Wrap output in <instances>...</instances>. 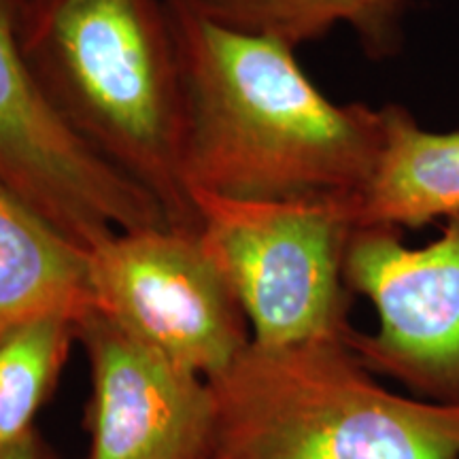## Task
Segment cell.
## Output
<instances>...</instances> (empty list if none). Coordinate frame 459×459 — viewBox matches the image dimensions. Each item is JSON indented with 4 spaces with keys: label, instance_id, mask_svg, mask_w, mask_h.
<instances>
[{
    "label": "cell",
    "instance_id": "obj_1",
    "mask_svg": "<svg viewBox=\"0 0 459 459\" xmlns=\"http://www.w3.org/2000/svg\"><path fill=\"white\" fill-rule=\"evenodd\" d=\"M181 62L183 175L232 200L355 198L383 147V108L336 105L264 34L220 26L164 0Z\"/></svg>",
    "mask_w": 459,
    "mask_h": 459
},
{
    "label": "cell",
    "instance_id": "obj_2",
    "mask_svg": "<svg viewBox=\"0 0 459 459\" xmlns=\"http://www.w3.org/2000/svg\"><path fill=\"white\" fill-rule=\"evenodd\" d=\"M24 41L39 88L73 134L156 200L170 228L198 232L164 0H30Z\"/></svg>",
    "mask_w": 459,
    "mask_h": 459
},
{
    "label": "cell",
    "instance_id": "obj_3",
    "mask_svg": "<svg viewBox=\"0 0 459 459\" xmlns=\"http://www.w3.org/2000/svg\"><path fill=\"white\" fill-rule=\"evenodd\" d=\"M209 387L215 455L459 459V406L392 392L347 342H251Z\"/></svg>",
    "mask_w": 459,
    "mask_h": 459
},
{
    "label": "cell",
    "instance_id": "obj_4",
    "mask_svg": "<svg viewBox=\"0 0 459 459\" xmlns=\"http://www.w3.org/2000/svg\"><path fill=\"white\" fill-rule=\"evenodd\" d=\"M200 238L237 294L260 347L338 341L353 291L344 257L355 232L349 198L260 203L192 192Z\"/></svg>",
    "mask_w": 459,
    "mask_h": 459
},
{
    "label": "cell",
    "instance_id": "obj_5",
    "mask_svg": "<svg viewBox=\"0 0 459 459\" xmlns=\"http://www.w3.org/2000/svg\"><path fill=\"white\" fill-rule=\"evenodd\" d=\"M30 0H0V179L83 251L117 232L170 228L162 206L96 156L39 88L26 54Z\"/></svg>",
    "mask_w": 459,
    "mask_h": 459
},
{
    "label": "cell",
    "instance_id": "obj_6",
    "mask_svg": "<svg viewBox=\"0 0 459 459\" xmlns=\"http://www.w3.org/2000/svg\"><path fill=\"white\" fill-rule=\"evenodd\" d=\"M94 311L209 381L251 344L237 294L198 232H117L88 254Z\"/></svg>",
    "mask_w": 459,
    "mask_h": 459
},
{
    "label": "cell",
    "instance_id": "obj_7",
    "mask_svg": "<svg viewBox=\"0 0 459 459\" xmlns=\"http://www.w3.org/2000/svg\"><path fill=\"white\" fill-rule=\"evenodd\" d=\"M344 279L378 317L375 332L347 338L361 364L419 400L459 406V215L423 247L398 230L355 228Z\"/></svg>",
    "mask_w": 459,
    "mask_h": 459
},
{
    "label": "cell",
    "instance_id": "obj_8",
    "mask_svg": "<svg viewBox=\"0 0 459 459\" xmlns=\"http://www.w3.org/2000/svg\"><path fill=\"white\" fill-rule=\"evenodd\" d=\"M90 364L88 459H209L215 404L209 381L179 368L91 308L77 321Z\"/></svg>",
    "mask_w": 459,
    "mask_h": 459
},
{
    "label": "cell",
    "instance_id": "obj_9",
    "mask_svg": "<svg viewBox=\"0 0 459 459\" xmlns=\"http://www.w3.org/2000/svg\"><path fill=\"white\" fill-rule=\"evenodd\" d=\"M383 108V147L370 181L349 198L355 228H421L459 215V130L421 128L409 108Z\"/></svg>",
    "mask_w": 459,
    "mask_h": 459
},
{
    "label": "cell",
    "instance_id": "obj_10",
    "mask_svg": "<svg viewBox=\"0 0 459 459\" xmlns=\"http://www.w3.org/2000/svg\"><path fill=\"white\" fill-rule=\"evenodd\" d=\"M91 308L88 255L0 179V338L45 317L79 321Z\"/></svg>",
    "mask_w": 459,
    "mask_h": 459
},
{
    "label": "cell",
    "instance_id": "obj_11",
    "mask_svg": "<svg viewBox=\"0 0 459 459\" xmlns=\"http://www.w3.org/2000/svg\"><path fill=\"white\" fill-rule=\"evenodd\" d=\"M196 13L232 30L300 48L349 26L370 60H387L404 41L411 0H186Z\"/></svg>",
    "mask_w": 459,
    "mask_h": 459
},
{
    "label": "cell",
    "instance_id": "obj_12",
    "mask_svg": "<svg viewBox=\"0 0 459 459\" xmlns=\"http://www.w3.org/2000/svg\"><path fill=\"white\" fill-rule=\"evenodd\" d=\"M74 341L77 321L66 317L30 321L0 338V453L37 429Z\"/></svg>",
    "mask_w": 459,
    "mask_h": 459
},
{
    "label": "cell",
    "instance_id": "obj_13",
    "mask_svg": "<svg viewBox=\"0 0 459 459\" xmlns=\"http://www.w3.org/2000/svg\"><path fill=\"white\" fill-rule=\"evenodd\" d=\"M0 459H60L49 440L39 432V428L26 436L22 443L11 446L9 451L0 453Z\"/></svg>",
    "mask_w": 459,
    "mask_h": 459
},
{
    "label": "cell",
    "instance_id": "obj_14",
    "mask_svg": "<svg viewBox=\"0 0 459 459\" xmlns=\"http://www.w3.org/2000/svg\"><path fill=\"white\" fill-rule=\"evenodd\" d=\"M209 459H230V457H223V455H213V457H209Z\"/></svg>",
    "mask_w": 459,
    "mask_h": 459
}]
</instances>
